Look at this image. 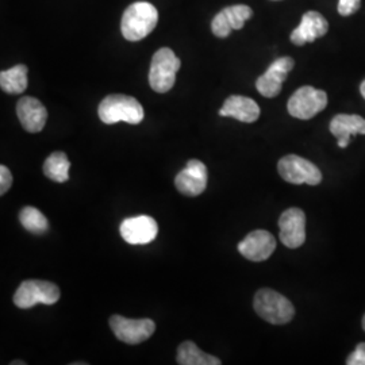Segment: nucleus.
<instances>
[{
    "mask_svg": "<svg viewBox=\"0 0 365 365\" xmlns=\"http://www.w3.org/2000/svg\"><path fill=\"white\" fill-rule=\"evenodd\" d=\"M346 364L365 365V342H361L356 346V349L346 359Z\"/></svg>",
    "mask_w": 365,
    "mask_h": 365,
    "instance_id": "24",
    "label": "nucleus"
},
{
    "mask_svg": "<svg viewBox=\"0 0 365 365\" xmlns=\"http://www.w3.org/2000/svg\"><path fill=\"white\" fill-rule=\"evenodd\" d=\"M327 106V92L312 86L300 87L288 101V113L294 118L307 120L324 111Z\"/></svg>",
    "mask_w": 365,
    "mask_h": 365,
    "instance_id": "6",
    "label": "nucleus"
},
{
    "mask_svg": "<svg viewBox=\"0 0 365 365\" xmlns=\"http://www.w3.org/2000/svg\"><path fill=\"white\" fill-rule=\"evenodd\" d=\"M182 66L180 58L170 48L158 49L150 64L149 84L153 91L165 93L170 91L176 81V73Z\"/></svg>",
    "mask_w": 365,
    "mask_h": 365,
    "instance_id": "4",
    "label": "nucleus"
},
{
    "mask_svg": "<svg viewBox=\"0 0 365 365\" xmlns=\"http://www.w3.org/2000/svg\"><path fill=\"white\" fill-rule=\"evenodd\" d=\"M329 128L330 133L339 140V148L345 149L352 135H365V119L354 114H339L331 119Z\"/></svg>",
    "mask_w": 365,
    "mask_h": 365,
    "instance_id": "18",
    "label": "nucleus"
},
{
    "mask_svg": "<svg viewBox=\"0 0 365 365\" xmlns=\"http://www.w3.org/2000/svg\"><path fill=\"white\" fill-rule=\"evenodd\" d=\"M361 6V0H339V13L342 16H349L352 14L359 11Z\"/></svg>",
    "mask_w": 365,
    "mask_h": 365,
    "instance_id": "23",
    "label": "nucleus"
},
{
    "mask_svg": "<svg viewBox=\"0 0 365 365\" xmlns=\"http://www.w3.org/2000/svg\"><path fill=\"white\" fill-rule=\"evenodd\" d=\"M110 327L119 341L137 345L152 337L156 330V324L152 319H129L122 315L110 318Z\"/></svg>",
    "mask_w": 365,
    "mask_h": 365,
    "instance_id": "8",
    "label": "nucleus"
},
{
    "mask_svg": "<svg viewBox=\"0 0 365 365\" xmlns=\"http://www.w3.org/2000/svg\"><path fill=\"white\" fill-rule=\"evenodd\" d=\"M329 30L327 18L317 11H307L302 16L299 26L291 33V42L297 46H303L309 42L324 37Z\"/></svg>",
    "mask_w": 365,
    "mask_h": 365,
    "instance_id": "15",
    "label": "nucleus"
},
{
    "mask_svg": "<svg viewBox=\"0 0 365 365\" xmlns=\"http://www.w3.org/2000/svg\"><path fill=\"white\" fill-rule=\"evenodd\" d=\"M119 232L128 244L146 245L156 240L158 225L149 215H138L122 222Z\"/></svg>",
    "mask_w": 365,
    "mask_h": 365,
    "instance_id": "11",
    "label": "nucleus"
},
{
    "mask_svg": "<svg viewBox=\"0 0 365 365\" xmlns=\"http://www.w3.org/2000/svg\"><path fill=\"white\" fill-rule=\"evenodd\" d=\"M277 170L280 176L291 184L318 185L322 182V173L319 168L312 161L297 155H287L280 158Z\"/></svg>",
    "mask_w": 365,
    "mask_h": 365,
    "instance_id": "7",
    "label": "nucleus"
},
{
    "mask_svg": "<svg viewBox=\"0 0 365 365\" xmlns=\"http://www.w3.org/2000/svg\"><path fill=\"white\" fill-rule=\"evenodd\" d=\"M221 117L235 118L244 123H253L260 117V107L247 96L233 95L229 96L220 110Z\"/></svg>",
    "mask_w": 365,
    "mask_h": 365,
    "instance_id": "17",
    "label": "nucleus"
},
{
    "mask_svg": "<svg viewBox=\"0 0 365 365\" xmlns=\"http://www.w3.org/2000/svg\"><path fill=\"white\" fill-rule=\"evenodd\" d=\"M294 66H295V61L291 57L277 58L267 69V72L257 78L256 81L257 91L265 98L277 96L282 91L283 83L287 80L288 73L292 71Z\"/></svg>",
    "mask_w": 365,
    "mask_h": 365,
    "instance_id": "12",
    "label": "nucleus"
},
{
    "mask_svg": "<svg viewBox=\"0 0 365 365\" xmlns=\"http://www.w3.org/2000/svg\"><path fill=\"white\" fill-rule=\"evenodd\" d=\"M274 249L276 238L267 230H253L238 244V252L255 262L268 260Z\"/></svg>",
    "mask_w": 365,
    "mask_h": 365,
    "instance_id": "14",
    "label": "nucleus"
},
{
    "mask_svg": "<svg viewBox=\"0 0 365 365\" xmlns=\"http://www.w3.org/2000/svg\"><path fill=\"white\" fill-rule=\"evenodd\" d=\"M158 11L149 1H137L126 9L120 21L123 38L138 42L148 37L157 26Z\"/></svg>",
    "mask_w": 365,
    "mask_h": 365,
    "instance_id": "1",
    "label": "nucleus"
},
{
    "mask_svg": "<svg viewBox=\"0 0 365 365\" xmlns=\"http://www.w3.org/2000/svg\"><path fill=\"white\" fill-rule=\"evenodd\" d=\"M363 329H364V331H365V314H364V317H363Z\"/></svg>",
    "mask_w": 365,
    "mask_h": 365,
    "instance_id": "28",
    "label": "nucleus"
},
{
    "mask_svg": "<svg viewBox=\"0 0 365 365\" xmlns=\"http://www.w3.org/2000/svg\"><path fill=\"white\" fill-rule=\"evenodd\" d=\"M253 10L247 4H235L223 9L211 22V31L218 38H226L233 30H241L252 18Z\"/></svg>",
    "mask_w": 365,
    "mask_h": 365,
    "instance_id": "9",
    "label": "nucleus"
},
{
    "mask_svg": "<svg viewBox=\"0 0 365 365\" xmlns=\"http://www.w3.org/2000/svg\"><path fill=\"white\" fill-rule=\"evenodd\" d=\"M253 307L264 321L272 325H286L295 315L294 304L284 295L269 288L256 292Z\"/></svg>",
    "mask_w": 365,
    "mask_h": 365,
    "instance_id": "3",
    "label": "nucleus"
},
{
    "mask_svg": "<svg viewBox=\"0 0 365 365\" xmlns=\"http://www.w3.org/2000/svg\"><path fill=\"white\" fill-rule=\"evenodd\" d=\"M13 184V175L6 165L0 167V195H4Z\"/></svg>",
    "mask_w": 365,
    "mask_h": 365,
    "instance_id": "25",
    "label": "nucleus"
},
{
    "mask_svg": "<svg viewBox=\"0 0 365 365\" xmlns=\"http://www.w3.org/2000/svg\"><path fill=\"white\" fill-rule=\"evenodd\" d=\"M280 241L289 249L300 248L306 241V215L298 207L286 210L279 220Z\"/></svg>",
    "mask_w": 365,
    "mask_h": 365,
    "instance_id": "10",
    "label": "nucleus"
},
{
    "mask_svg": "<svg viewBox=\"0 0 365 365\" xmlns=\"http://www.w3.org/2000/svg\"><path fill=\"white\" fill-rule=\"evenodd\" d=\"M19 221L27 232L33 235H43L49 230V222L46 217L36 207L27 206L21 210Z\"/></svg>",
    "mask_w": 365,
    "mask_h": 365,
    "instance_id": "22",
    "label": "nucleus"
},
{
    "mask_svg": "<svg viewBox=\"0 0 365 365\" xmlns=\"http://www.w3.org/2000/svg\"><path fill=\"white\" fill-rule=\"evenodd\" d=\"M175 185L182 195L194 196L203 194L207 187V168L199 160H190L187 167L178 173Z\"/></svg>",
    "mask_w": 365,
    "mask_h": 365,
    "instance_id": "13",
    "label": "nucleus"
},
{
    "mask_svg": "<svg viewBox=\"0 0 365 365\" xmlns=\"http://www.w3.org/2000/svg\"><path fill=\"white\" fill-rule=\"evenodd\" d=\"M16 115L21 125L29 133H39L48 120V111L38 99L33 96L21 98L16 105Z\"/></svg>",
    "mask_w": 365,
    "mask_h": 365,
    "instance_id": "16",
    "label": "nucleus"
},
{
    "mask_svg": "<svg viewBox=\"0 0 365 365\" xmlns=\"http://www.w3.org/2000/svg\"><path fill=\"white\" fill-rule=\"evenodd\" d=\"M27 66L18 64L7 71H1L0 73V87L6 93L18 95L27 88Z\"/></svg>",
    "mask_w": 365,
    "mask_h": 365,
    "instance_id": "19",
    "label": "nucleus"
},
{
    "mask_svg": "<svg viewBox=\"0 0 365 365\" xmlns=\"http://www.w3.org/2000/svg\"><path fill=\"white\" fill-rule=\"evenodd\" d=\"M360 92H361V95H363V98L365 99V80L361 83V86H360Z\"/></svg>",
    "mask_w": 365,
    "mask_h": 365,
    "instance_id": "26",
    "label": "nucleus"
},
{
    "mask_svg": "<svg viewBox=\"0 0 365 365\" xmlns=\"http://www.w3.org/2000/svg\"><path fill=\"white\" fill-rule=\"evenodd\" d=\"M61 292L52 282L25 280L14 295V303L19 309H31L38 303L51 306L60 300Z\"/></svg>",
    "mask_w": 365,
    "mask_h": 365,
    "instance_id": "5",
    "label": "nucleus"
},
{
    "mask_svg": "<svg viewBox=\"0 0 365 365\" xmlns=\"http://www.w3.org/2000/svg\"><path fill=\"white\" fill-rule=\"evenodd\" d=\"M98 114L106 125L118 122L138 125L145 117L144 108L135 98L120 93L106 96L99 105Z\"/></svg>",
    "mask_w": 365,
    "mask_h": 365,
    "instance_id": "2",
    "label": "nucleus"
},
{
    "mask_svg": "<svg viewBox=\"0 0 365 365\" xmlns=\"http://www.w3.org/2000/svg\"><path fill=\"white\" fill-rule=\"evenodd\" d=\"M178 363L180 365H221L215 356L202 352L194 342L185 341L178 349Z\"/></svg>",
    "mask_w": 365,
    "mask_h": 365,
    "instance_id": "20",
    "label": "nucleus"
},
{
    "mask_svg": "<svg viewBox=\"0 0 365 365\" xmlns=\"http://www.w3.org/2000/svg\"><path fill=\"white\" fill-rule=\"evenodd\" d=\"M11 365H26V363L25 361H13Z\"/></svg>",
    "mask_w": 365,
    "mask_h": 365,
    "instance_id": "27",
    "label": "nucleus"
},
{
    "mask_svg": "<svg viewBox=\"0 0 365 365\" xmlns=\"http://www.w3.org/2000/svg\"><path fill=\"white\" fill-rule=\"evenodd\" d=\"M71 163L64 152H54L43 163V173L56 182H66L69 179Z\"/></svg>",
    "mask_w": 365,
    "mask_h": 365,
    "instance_id": "21",
    "label": "nucleus"
}]
</instances>
